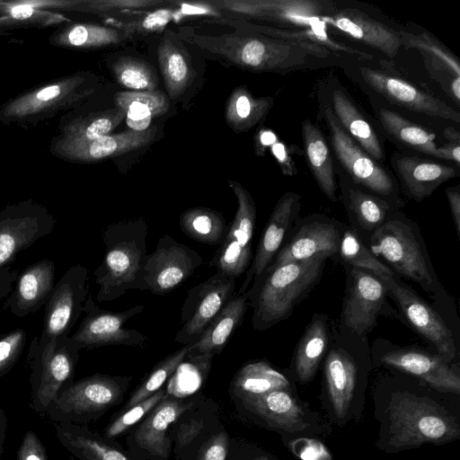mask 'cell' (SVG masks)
<instances>
[{
  "label": "cell",
  "instance_id": "cell-1",
  "mask_svg": "<svg viewBox=\"0 0 460 460\" xmlns=\"http://www.w3.org/2000/svg\"><path fill=\"white\" fill-rule=\"evenodd\" d=\"M417 382L391 380L380 383L373 393L378 450L398 454L460 438L459 395L435 390L420 379Z\"/></svg>",
  "mask_w": 460,
  "mask_h": 460
},
{
  "label": "cell",
  "instance_id": "cell-2",
  "mask_svg": "<svg viewBox=\"0 0 460 460\" xmlns=\"http://www.w3.org/2000/svg\"><path fill=\"white\" fill-rule=\"evenodd\" d=\"M191 40L200 49L235 66L256 72H289L309 66L315 59L334 55L308 41L261 34L192 35Z\"/></svg>",
  "mask_w": 460,
  "mask_h": 460
},
{
  "label": "cell",
  "instance_id": "cell-3",
  "mask_svg": "<svg viewBox=\"0 0 460 460\" xmlns=\"http://www.w3.org/2000/svg\"><path fill=\"white\" fill-rule=\"evenodd\" d=\"M147 234L148 223L144 217L112 223L103 230L104 258L94 271L99 303L115 300L129 289L147 290Z\"/></svg>",
  "mask_w": 460,
  "mask_h": 460
},
{
  "label": "cell",
  "instance_id": "cell-4",
  "mask_svg": "<svg viewBox=\"0 0 460 460\" xmlns=\"http://www.w3.org/2000/svg\"><path fill=\"white\" fill-rule=\"evenodd\" d=\"M327 258L270 264L246 291L253 328L263 331L286 319L318 282Z\"/></svg>",
  "mask_w": 460,
  "mask_h": 460
},
{
  "label": "cell",
  "instance_id": "cell-5",
  "mask_svg": "<svg viewBox=\"0 0 460 460\" xmlns=\"http://www.w3.org/2000/svg\"><path fill=\"white\" fill-rule=\"evenodd\" d=\"M241 402L260 425L279 433L283 443L298 438L322 439L332 433L330 422L299 398L296 387L274 390Z\"/></svg>",
  "mask_w": 460,
  "mask_h": 460
},
{
  "label": "cell",
  "instance_id": "cell-6",
  "mask_svg": "<svg viewBox=\"0 0 460 460\" xmlns=\"http://www.w3.org/2000/svg\"><path fill=\"white\" fill-rule=\"evenodd\" d=\"M367 372L347 351L332 349L326 356L320 394L323 416L331 425L360 421L366 403Z\"/></svg>",
  "mask_w": 460,
  "mask_h": 460
},
{
  "label": "cell",
  "instance_id": "cell-7",
  "mask_svg": "<svg viewBox=\"0 0 460 460\" xmlns=\"http://www.w3.org/2000/svg\"><path fill=\"white\" fill-rule=\"evenodd\" d=\"M369 250L427 292L437 290L438 283L427 253L411 227L402 220L387 219L376 228L370 237Z\"/></svg>",
  "mask_w": 460,
  "mask_h": 460
},
{
  "label": "cell",
  "instance_id": "cell-8",
  "mask_svg": "<svg viewBox=\"0 0 460 460\" xmlns=\"http://www.w3.org/2000/svg\"><path fill=\"white\" fill-rule=\"evenodd\" d=\"M131 381L130 376L94 374L74 381L46 413L55 422L84 424L117 404Z\"/></svg>",
  "mask_w": 460,
  "mask_h": 460
},
{
  "label": "cell",
  "instance_id": "cell-9",
  "mask_svg": "<svg viewBox=\"0 0 460 460\" xmlns=\"http://www.w3.org/2000/svg\"><path fill=\"white\" fill-rule=\"evenodd\" d=\"M79 349L69 336L55 346L42 349L30 345L27 362L31 369V407L46 414L58 395L73 382Z\"/></svg>",
  "mask_w": 460,
  "mask_h": 460
},
{
  "label": "cell",
  "instance_id": "cell-10",
  "mask_svg": "<svg viewBox=\"0 0 460 460\" xmlns=\"http://www.w3.org/2000/svg\"><path fill=\"white\" fill-rule=\"evenodd\" d=\"M323 117L332 153L350 181L384 199H396L398 187L394 177L343 130L329 104L323 108Z\"/></svg>",
  "mask_w": 460,
  "mask_h": 460
},
{
  "label": "cell",
  "instance_id": "cell-11",
  "mask_svg": "<svg viewBox=\"0 0 460 460\" xmlns=\"http://www.w3.org/2000/svg\"><path fill=\"white\" fill-rule=\"evenodd\" d=\"M88 270L81 264L70 267L61 277L45 305L40 335L31 342L38 349L55 346L62 338L68 337L84 311L89 294Z\"/></svg>",
  "mask_w": 460,
  "mask_h": 460
},
{
  "label": "cell",
  "instance_id": "cell-12",
  "mask_svg": "<svg viewBox=\"0 0 460 460\" xmlns=\"http://www.w3.org/2000/svg\"><path fill=\"white\" fill-rule=\"evenodd\" d=\"M238 207L226 236L209 265L230 277L238 278L252 261V240L256 223V206L250 192L239 182L229 180Z\"/></svg>",
  "mask_w": 460,
  "mask_h": 460
},
{
  "label": "cell",
  "instance_id": "cell-13",
  "mask_svg": "<svg viewBox=\"0 0 460 460\" xmlns=\"http://www.w3.org/2000/svg\"><path fill=\"white\" fill-rule=\"evenodd\" d=\"M218 9L270 21L293 30H324L323 18L332 13L330 1L318 0H225L210 2Z\"/></svg>",
  "mask_w": 460,
  "mask_h": 460
},
{
  "label": "cell",
  "instance_id": "cell-14",
  "mask_svg": "<svg viewBox=\"0 0 460 460\" xmlns=\"http://www.w3.org/2000/svg\"><path fill=\"white\" fill-rule=\"evenodd\" d=\"M56 219L42 205L25 200L0 210V270L40 238L50 234Z\"/></svg>",
  "mask_w": 460,
  "mask_h": 460
},
{
  "label": "cell",
  "instance_id": "cell-15",
  "mask_svg": "<svg viewBox=\"0 0 460 460\" xmlns=\"http://www.w3.org/2000/svg\"><path fill=\"white\" fill-rule=\"evenodd\" d=\"M144 309L145 305H137L122 312L108 311L98 306L88 294L83 311L85 315L75 333L69 336L70 341L79 350L108 345L141 346L147 338L123 325Z\"/></svg>",
  "mask_w": 460,
  "mask_h": 460
},
{
  "label": "cell",
  "instance_id": "cell-16",
  "mask_svg": "<svg viewBox=\"0 0 460 460\" xmlns=\"http://www.w3.org/2000/svg\"><path fill=\"white\" fill-rule=\"evenodd\" d=\"M235 278L217 271L206 281L188 290L181 307L184 323L175 335L183 345L196 342L211 320L234 296Z\"/></svg>",
  "mask_w": 460,
  "mask_h": 460
},
{
  "label": "cell",
  "instance_id": "cell-17",
  "mask_svg": "<svg viewBox=\"0 0 460 460\" xmlns=\"http://www.w3.org/2000/svg\"><path fill=\"white\" fill-rule=\"evenodd\" d=\"M204 264L202 257L190 247L177 242L170 234L163 235L145 262L146 289L155 295H165L186 281Z\"/></svg>",
  "mask_w": 460,
  "mask_h": 460
},
{
  "label": "cell",
  "instance_id": "cell-18",
  "mask_svg": "<svg viewBox=\"0 0 460 460\" xmlns=\"http://www.w3.org/2000/svg\"><path fill=\"white\" fill-rule=\"evenodd\" d=\"M364 82L392 104L430 117L460 122V113L451 106L405 80L386 72L360 66Z\"/></svg>",
  "mask_w": 460,
  "mask_h": 460
},
{
  "label": "cell",
  "instance_id": "cell-19",
  "mask_svg": "<svg viewBox=\"0 0 460 460\" xmlns=\"http://www.w3.org/2000/svg\"><path fill=\"white\" fill-rule=\"evenodd\" d=\"M383 283L411 325L436 347L438 355L452 362L456 356L455 340L440 315L394 277Z\"/></svg>",
  "mask_w": 460,
  "mask_h": 460
},
{
  "label": "cell",
  "instance_id": "cell-20",
  "mask_svg": "<svg viewBox=\"0 0 460 460\" xmlns=\"http://www.w3.org/2000/svg\"><path fill=\"white\" fill-rule=\"evenodd\" d=\"M379 362L418 378L435 390L460 395L459 368L440 355L412 348H401L383 353Z\"/></svg>",
  "mask_w": 460,
  "mask_h": 460
},
{
  "label": "cell",
  "instance_id": "cell-21",
  "mask_svg": "<svg viewBox=\"0 0 460 460\" xmlns=\"http://www.w3.org/2000/svg\"><path fill=\"white\" fill-rule=\"evenodd\" d=\"M300 208L301 197L297 193L288 191L279 198L265 226L238 293H245L252 281L256 280L272 262Z\"/></svg>",
  "mask_w": 460,
  "mask_h": 460
},
{
  "label": "cell",
  "instance_id": "cell-22",
  "mask_svg": "<svg viewBox=\"0 0 460 460\" xmlns=\"http://www.w3.org/2000/svg\"><path fill=\"white\" fill-rule=\"evenodd\" d=\"M351 283L343 310L346 326L358 335L370 332L385 301L383 281L365 270L352 268Z\"/></svg>",
  "mask_w": 460,
  "mask_h": 460
},
{
  "label": "cell",
  "instance_id": "cell-23",
  "mask_svg": "<svg viewBox=\"0 0 460 460\" xmlns=\"http://www.w3.org/2000/svg\"><path fill=\"white\" fill-rule=\"evenodd\" d=\"M192 405L193 402H183L166 394L135 430V445L154 460H167L170 456L167 432Z\"/></svg>",
  "mask_w": 460,
  "mask_h": 460
},
{
  "label": "cell",
  "instance_id": "cell-24",
  "mask_svg": "<svg viewBox=\"0 0 460 460\" xmlns=\"http://www.w3.org/2000/svg\"><path fill=\"white\" fill-rule=\"evenodd\" d=\"M55 263L43 259L18 274L5 306L17 317L33 314L45 305L54 289Z\"/></svg>",
  "mask_w": 460,
  "mask_h": 460
},
{
  "label": "cell",
  "instance_id": "cell-25",
  "mask_svg": "<svg viewBox=\"0 0 460 460\" xmlns=\"http://www.w3.org/2000/svg\"><path fill=\"white\" fill-rule=\"evenodd\" d=\"M391 164L406 193L418 202L458 175V169L448 164L400 153L393 155Z\"/></svg>",
  "mask_w": 460,
  "mask_h": 460
},
{
  "label": "cell",
  "instance_id": "cell-26",
  "mask_svg": "<svg viewBox=\"0 0 460 460\" xmlns=\"http://www.w3.org/2000/svg\"><path fill=\"white\" fill-rule=\"evenodd\" d=\"M341 237V234L335 225L312 221L297 230L270 264L300 261L319 256L330 257L339 252Z\"/></svg>",
  "mask_w": 460,
  "mask_h": 460
},
{
  "label": "cell",
  "instance_id": "cell-27",
  "mask_svg": "<svg viewBox=\"0 0 460 460\" xmlns=\"http://www.w3.org/2000/svg\"><path fill=\"white\" fill-rule=\"evenodd\" d=\"M156 127L150 126L144 131L128 129L108 134L86 143L60 140L57 149L66 158L93 162L125 154L149 145L155 137Z\"/></svg>",
  "mask_w": 460,
  "mask_h": 460
},
{
  "label": "cell",
  "instance_id": "cell-28",
  "mask_svg": "<svg viewBox=\"0 0 460 460\" xmlns=\"http://www.w3.org/2000/svg\"><path fill=\"white\" fill-rule=\"evenodd\" d=\"M337 30L374 48L387 57L397 56L402 46L397 31L355 9H343L323 18Z\"/></svg>",
  "mask_w": 460,
  "mask_h": 460
},
{
  "label": "cell",
  "instance_id": "cell-29",
  "mask_svg": "<svg viewBox=\"0 0 460 460\" xmlns=\"http://www.w3.org/2000/svg\"><path fill=\"white\" fill-rule=\"evenodd\" d=\"M376 117L384 130L402 145L436 158L456 162L459 165V143L449 141L438 147L433 133L385 108H380Z\"/></svg>",
  "mask_w": 460,
  "mask_h": 460
},
{
  "label": "cell",
  "instance_id": "cell-30",
  "mask_svg": "<svg viewBox=\"0 0 460 460\" xmlns=\"http://www.w3.org/2000/svg\"><path fill=\"white\" fill-rule=\"evenodd\" d=\"M330 107L343 130L376 162H384V146L375 128L341 87L332 89Z\"/></svg>",
  "mask_w": 460,
  "mask_h": 460
},
{
  "label": "cell",
  "instance_id": "cell-31",
  "mask_svg": "<svg viewBox=\"0 0 460 460\" xmlns=\"http://www.w3.org/2000/svg\"><path fill=\"white\" fill-rule=\"evenodd\" d=\"M54 429L58 441L80 460H133L84 424L56 422Z\"/></svg>",
  "mask_w": 460,
  "mask_h": 460
},
{
  "label": "cell",
  "instance_id": "cell-32",
  "mask_svg": "<svg viewBox=\"0 0 460 460\" xmlns=\"http://www.w3.org/2000/svg\"><path fill=\"white\" fill-rule=\"evenodd\" d=\"M249 305L247 293H236L211 320L189 354H219L242 324Z\"/></svg>",
  "mask_w": 460,
  "mask_h": 460
},
{
  "label": "cell",
  "instance_id": "cell-33",
  "mask_svg": "<svg viewBox=\"0 0 460 460\" xmlns=\"http://www.w3.org/2000/svg\"><path fill=\"white\" fill-rule=\"evenodd\" d=\"M301 131L307 165L322 192L336 201L337 183L330 146L320 128L310 119L302 122Z\"/></svg>",
  "mask_w": 460,
  "mask_h": 460
},
{
  "label": "cell",
  "instance_id": "cell-34",
  "mask_svg": "<svg viewBox=\"0 0 460 460\" xmlns=\"http://www.w3.org/2000/svg\"><path fill=\"white\" fill-rule=\"evenodd\" d=\"M157 59L169 97L176 100L196 74L189 53L172 32L165 31L157 48Z\"/></svg>",
  "mask_w": 460,
  "mask_h": 460
},
{
  "label": "cell",
  "instance_id": "cell-35",
  "mask_svg": "<svg viewBox=\"0 0 460 460\" xmlns=\"http://www.w3.org/2000/svg\"><path fill=\"white\" fill-rule=\"evenodd\" d=\"M327 323L315 315L308 324L296 347L291 367V380L308 384L314 377L327 348Z\"/></svg>",
  "mask_w": 460,
  "mask_h": 460
},
{
  "label": "cell",
  "instance_id": "cell-36",
  "mask_svg": "<svg viewBox=\"0 0 460 460\" xmlns=\"http://www.w3.org/2000/svg\"><path fill=\"white\" fill-rule=\"evenodd\" d=\"M83 81L84 78L75 76L40 88L12 102L4 109V114L6 117L25 118L49 111L54 105L76 100L86 93L76 91Z\"/></svg>",
  "mask_w": 460,
  "mask_h": 460
},
{
  "label": "cell",
  "instance_id": "cell-37",
  "mask_svg": "<svg viewBox=\"0 0 460 460\" xmlns=\"http://www.w3.org/2000/svg\"><path fill=\"white\" fill-rule=\"evenodd\" d=\"M337 170L347 208L364 229L375 231L388 219L390 204L386 199L353 183L340 167Z\"/></svg>",
  "mask_w": 460,
  "mask_h": 460
},
{
  "label": "cell",
  "instance_id": "cell-38",
  "mask_svg": "<svg viewBox=\"0 0 460 460\" xmlns=\"http://www.w3.org/2000/svg\"><path fill=\"white\" fill-rule=\"evenodd\" d=\"M232 387L241 400L256 397L279 389L296 387L287 376L272 367L265 360H256L243 365L234 376Z\"/></svg>",
  "mask_w": 460,
  "mask_h": 460
},
{
  "label": "cell",
  "instance_id": "cell-39",
  "mask_svg": "<svg viewBox=\"0 0 460 460\" xmlns=\"http://www.w3.org/2000/svg\"><path fill=\"white\" fill-rule=\"evenodd\" d=\"M117 108L125 111L129 129L144 131L150 128L155 117L164 114L170 106L166 95L160 91H129L114 96Z\"/></svg>",
  "mask_w": 460,
  "mask_h": 460
},
{
  "label": "cell",
  "instance_id": "cell-40",
  "mask_svg": "<svg viewBox=\"0 0 460 460\" xmlns=\"http://www.w3.org/2000/svg\"><path fill=\"white\" fill-rule=\"evenodd\" d=\"M273 103L271 96L254 97L247 88L238 86L226 104V121L236 133L248 131L268 115Z\"/></svg>",
  "mask_w": 460,
  "mask_h": 460
},
{
  "label": "cell",
  "instance_id": "cell-41",
  "mask_svg": "<svg viewBox=\"0 0 460 460\" xmlns=\"http://www.w3.org/2000/svg\"><path fill=\"white\" fill-rule=\"evenodd\" d=\"M179 222L185 235L208 245L220 244L227 231L222 214L204 207L185 210L181 214Z\"/></svg>",
  "mask_w": 460,
  "mask_h": 460
},
{
  "label": "cell",
  "instance_id": "cell-42",
  "mask_svg": "<svg viewBox=\"0 0 460 460\" xmlns=\"http://www.w3.org/2000/svg\"><path fill=\"white\" fill-rule=\"evenodd\" d=\"M402 43L406 49L414 48L422 54L426 66L433 77L442 79L446 74L452 82L460 83V66L457 59L431 37L425 33H405Z\"/></svg>",
  "mask_w": 460,
  "mask_h": 460
},
{
  "label": "cell",
  "instance_id": "cell-43",
  "mask_svg": "<svg viewBox=\"0 0 460 460\" xmlns=\"http://www.w3.org/2000/svg\"><path fill=\"white\" fill-rule=\"evenodd\" d=\"M339 253L343 261L352 268L369 272L382 281L394 277V271L372 253L353 229H347L341 234Z\"/></svg>",
  "mask_w": 460,
  "mask_h": 460
},
{
  "label": "cell",
  "instance_id": "cell-44",
  "mask_svg": "<svg viewBox=\"0 0 460 460\" xmlns=\"http://www.w3.org/2000/svg\"><path fill=\"white\" fill-rule=\"evenodd\" d=\"M131 35L125 29L75 24L58 34L57 41L58 44L75 48H101L120 43Z\"/></svg>",
  "mask_w": 460,
  "mask_h": 460
},
{
  "label": "cell",
  "instance_id": "cell-45",
  "mask_svg": "<svg viewBox=\"0 0 460 460\" xmlns=\"http://www.w3.org/2000/svg\"><path fill=\"white\" fill-rule=\"evenodd\" d=\"M125 111L115 107L96 112L70 124L62 141L86 143L111 134L124 119Z\"/></svg>",
  "mask_w": 460,
  "mask_h": 460
},
{
  "label": "cell",
  "instance_id": "cell-46",
  "mask_svg": "<svg viewBox=\"0 0 460 460\" xmlns=\"http://www.w3.org/2000/svg\"><path fill=\"white\" fill-rule=\"evenodd\" d=\"M214 354H188L172 375L166 394L182 397L194 393L201 385L211 366Z\"/></svg>",
  "mask_w": 460,
  "mask_h": 460
},
{
  "label": "cell",
  "instance_id": "cell-47",
  "mask_svg": "<svg viewBox=\"0 0 460 460\" xmlns=\"http://www.w3.org/2000/svg\"><path fill=\"white\" fill-rule=\"evenodd\" d=\"M191 345H184L161 360L131 394L124 410L146 400L159 391L190 353Z\"/></svg>",
  "mask_w": 460,
  "mask_h": 460
},
{
  "label": "cell",
  "instance_id": "cell-48",
  "mask_svg": "<svg viewBox=\"0 0 460 460\" xmlns=\"http://www.w3.org/2000/svg\"><path fill=\"white\" fill-rule=\"evenodd\" d=\"M117 82L136 91H155L158 78L153 67L144 60L123 57L112 65Z\"/></svg>",
  "mask_w": 460,
  "mask_h": 460
},
{
  "label": "cell",
  "instance_id": "cell-49",
  "mask_svg": "<svg viewBox=\"0 0 460 460\" xmlns=\"http://www.w3.org/2000/svg\"><path fill=\"white\" fill-rule=\"evenodd\" d=\"M165 396L166 389L161 388L150 397L125 410L105 429L104 438L111 439L125 433L143 420Z\"/></svg>",
  "mask_w": 460,
  "mask_h": 460
},
{
  "label": "cell",
  "instance_id": "cell-50",
  "mask_svg": "<svg viewBox=\"0 0 460 460\" xmlns=\"http://www.w3.org/2000/svg\"><path fill=\"white\" fill-rule=\"evenodd\" d=\"M83 1H16L0 2V12L15 20H28L42 14L49 7H64L81 4Z\"/></svg>",
  "mask_w": 460,
  "mask_h": 460
},
{
  "label": "cell",
  "instance_id": "cell-51",
  "mask_svg": "<svg viewBox=\"0 0 460 460\" xmlns=\"http://www.w3.org/2000/svg\"><path fill=\"white\" fill-rule=\"evenodd\" d=\"M26 343V332L18 328L0 337V377L17 362Z\"/></svg>",
  "mask_w": 460,
  "mask_h": 460
},
{
  "label": "cell",
  "instance_id": "cell-52",
  "mask_svg": "<svg viewBox=\"0 0 460 460\" xmlns=\"http://www.w3.org/2000/svg\"><path fill=\"white\" fill-rule=\"evenodd\" d=\"M296 456L302 460H332V457L320 439L298 438L283 443Z\"/></svg>",
  "mask_w": 460,
  "mask_h": 460
},
{
  "label": "cell",
  "instance_id": "cell-53",
  "mask_svg": "<svg viewBox=\"0 0 460 460\" xmlns=\"http://www.w3.org/2000/svg\"><path fill=\"white\" fill-rule=\"evenodd\" d=\"M171 8H160L137 21H132L123 29L133 34L135 31H154L164 28L174 17Z\"/></svg>",
  "mask_w": 460,
  "mask_h": 460
},
{
  "label": "cell",
  "instance_id": "cell-54",
  "mask_svg": "<svg viewBox=\"0 0 460 460\" xmlns=\"http://www.w3.org/2000/svg\"><path fill=\"white\" fill-rule=\"evenodd\" d=\"M161 0H93L84 1L87 8L95 11L107 12L111 10L141 9L165 4Z\"/></svg>",
  "mask_w": 460,
  "mask_h": 460
},
{
  "label": "cell",
  "instance_id": "cell-55",
  "mask_svg": "<svg viewBox=\"0 0 460 460\" xmlns=\"http://www.w3.org/2000/svg\"><path fill=\"white\" fill-rule=\"evenodd\" d=\"M17 460H49L44 445L39 437L28 430L17 451Z\"/></svg>",
  "mask_w": 460,
  "mask_h": 460
},
{
  "label": "cell",
  "instance_id": "cell-56",
  "mask_svg": "<svg viewBox=\"0 0 460 460\" xmlns=\"http://www.w3.org/2000/svg\"><path fill=\"white\" fill-rule=\"evenodd\" d=\"M228 452V436L222 431L210 438L201 447L199 460H226Z\"/></svg>",
  "mask_w": 460,
  "mask_h": 460
},
{
  "label": "cell",
  "instance_id": "cell-57",
  "mask_svg": "<svg viewBox=\"0 0 460 460\" xmlns=\"http://www.w3.org/2000/svg\"><path fill=\"white\" fill-rule=\"evenodd\" d=\"M204 421L201 419H187L179 424L176 430V442L180 447H187L204 429Z\"/></svg>",
  "mask_w": 460,
  "mask_h": 460
},
{
  "label": "cell",
  "instance_id": "cell-58",
  "mask_svg": "<svg viewBox=\"0 0 460 460\" xmlns=\"http://www.w3.org/2000/svg\"><path fill=\"white\" fill-rule=\"evenodd\" d=\"M457 234H460V188L448 187L445 190Z\"/></svg>",
  "mask_w": 460,
  "mask_h": 460
},
{
  "label": "cell",
  "instance_id": "cell-59",
  "mask_svg": "<svg viewBox=\"0 0 460 460\" xmlns=\"http://www.w3.org/2000/svg\"><path fill=\"white\" fill-rule=\"evenodd\" d=\"M19 274V270L10 266L0 270V305L12 291L13 283Z\"/></svg>",
  "mask_w": 460,
  "mask_h": 460
},
{
  "label": "cell",
  "instance_id": "cell-60",
  "mask_svg": "<svg viewBox=\"0 0 460 460\" xmlns=\"http://www.w3.org/2000/svg\"><path fill=\"white\" fill-rule=\"evenodd\" d=\"M8 427V419L5 411L0 407V459L4 451V441L6 438Z\"/></svg>",
  "mask_w": 460,
  "mask_h": 460
},
{
  "label": "cell",
  "instance_id": "cell-61",
  "mask_svg": "<svg viewBox=\"0 0 460 460\" xmlns=\"http://www.w3.org/2000/svg\"><path fill=\"white\" fill-rule=\"evenodd\" d=\"M251 460H276V459H274L272 456H268V455H261V456H258Z\"/></svg>",
  "mask_w": 460,
  "mask_h": 460
},
{
  "label": "cell",
  "instance_id": "cell-62",
  "mask_svg": "<svg viewBox=\"0 0 460 460\" xmlns=\"http://www.w3.org/2000/svg\"><path fill=\"white\" fill-rule=\"evenodd\" d=\"M1 336H2V334H1V329H0V337H1Z\"/></svg>",
  "mask_w": 460,
  "mask_h": 460
}]
</instances>
